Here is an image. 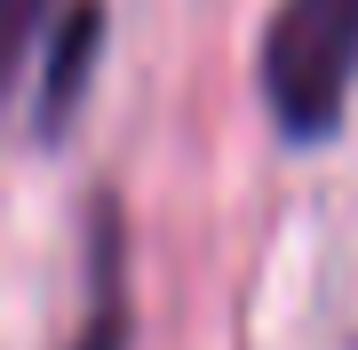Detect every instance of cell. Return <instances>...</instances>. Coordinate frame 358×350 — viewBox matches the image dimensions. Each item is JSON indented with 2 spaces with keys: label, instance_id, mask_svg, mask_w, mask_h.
<instances>
[{
  "label": "cell",
  "instance_id": "6da1fadb",
  "mask_svg": "<svg viewBox=\"0 0 358 350\" xmlns=\"http://www.w3.org/2000/svg\"><path fill=\"white\" fill-rule=\"evenodd\" d=\"M255 80L287 143H327L358 96V0H279L263 24Z\"/></svg>",
  "mask_w": 358,
  "mask_h": 350
},
{
  "label": "cell",
  "instance_id": "7a4b0ae2",
  "mask_svg": "<svg viewBox=\"0 0 358 350\" xmlns=\"http://www.w3.org/2000/svg\"><path fill=\"white\" fill-rule=\"evenodd\" d=\"M40 64H32V104H40V128L64 136L72 112L88 104L96 88V56H103V0H56L48 32H40Z\"/></svg>",
  "mask_w": 358,
  "mask_h": 350
},
{
  "label": "cell",
  "instance_id": "3957f363",
  "mask_svg": "<svg viewBox=\"0 0 358 350\" xmlns=\"http://www.w3.org/2000/svg\"><path fill=\"white\" fill-rule=\"evenodd\" d=\"M72 350H128V271H120V207L96 199L88 215V311Z\"/></svg>",
  "mask_w": 358,
  "mask_h": 350
},
{
  "label": "cell",
  "instance_id": "277c9868",
  "mask_svg": "<svg viewBox=\"0 0 358 350\" xmlns=\"http://www.w3.org/2000/svg\"><path fill=\"white\" fill-rule=\"evenodd\" d=\"M48 16H56V0H0V96H8L16 72L32 64L40 32H48Z\"/></svg>",
  "mask_w": 358,
  "mask_h": 350
}]
</instances>
